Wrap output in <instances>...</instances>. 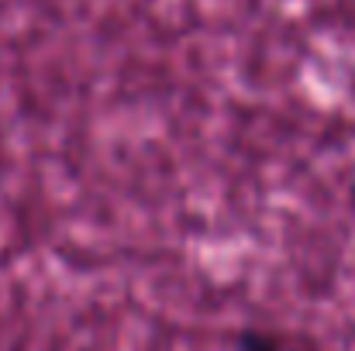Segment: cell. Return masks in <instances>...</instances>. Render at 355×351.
Returning <instances> with one entry per match:
<instances>
[{"label":"cell","mask_w":355,"mask_h":351,"mask_svg":"<svg viewBox=\"0 0 355 351\" xmlns=\"http://www.w3.org/2000/svg\"><path fill=\"white\" fill-rule=\"evenodd\" d=\"M235 351H286V348H283V341L272 331H266V327H245V331H238Z\"/></svg>","instance_id":"obj_1"}]
</instances>
